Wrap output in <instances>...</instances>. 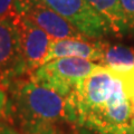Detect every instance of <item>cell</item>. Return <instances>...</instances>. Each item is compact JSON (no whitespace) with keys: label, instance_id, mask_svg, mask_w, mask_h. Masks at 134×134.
<instances>
[{"label":"cell","instance_id":"1","mask_svg":"<svg viewBox=\"0 0 134 134\" xmlns=\"http://www.w3.org/2000/svg\"><path fill=\"white\" fill-rule=\"evenodd\" d=\"M76 126L96 134H127L134 107L117 73L99 65L68 97Z\"/></svg>","mask_w":134,"mask_h":134},{"label":"cell","instance_id":"2","mask_svg":"<svg viewBox=\"0 0 134 134\" xmlns=\"http://www.w3.org/2000/svg\"><path fill=\"white\" fill-rule=\"evenodd\" d=\"M8 123L20 134H64L73 122L67 97L30 74L8 88Z\"/></svg>","mask_w":134,"mask_h":134},{"label":"cell","instance_id":"3","mask_svg":"<svg viewBox=\"0 0 134 134\" xmlns=\"http://www.w3.org/2000/svg\"><path fill=\"white\" fill-rule=\"evenodd\" d=\"M99 65L82 58L64 57L44 63L30 76L43 85L68 97Z\"/></svg>","mask_w":134,"mask_h":134},{"label":"cell","instance_id":"4","mask_svg":"<svg viewBox=\"0 0 134 134\" xmlns=\"http://www.w3.org/2000/svg\"><path fill=\"white\" fill-rule=\"evenodd\" d=\"M60 15L91 39H99L113 32L105 19L86 0H38Z\"/></svg>","mask_w":134,"mask_h":134},{"label":"cell","instance_id":"5","mask_svg":"<svg viewBox=\"0 0 134 134\" xmlns=\"http://www.w3.org/2000/svg\"><path fill=\"white\" fill-rule=\"evenodd\" d=\"M27 74L16 19L0 18V87L8 90Z\"/></svg>","mask_w":134,"mask_h":134},{"label":"cell","instance_id":"6","mask_svg":"<svg viewBox=\"0 0 134 134\" xmlns=\"http://www.w3.org/2000/svg\"><path fill=\"white\" fill-rule=\"evenodd\" d=\"M23 15L43 29L53 40L87 38L69 21L38 0H23Z\"/></svg>","mask_w":134,"mask_h":134},{"label":"cell","instance_id":"7","mask_svg":"<svg viewBox=\"0 0 134 134\" xmlns=\"http://www.w3.org/2000/svg\"><path fill=\"white\" fill-rule=\"evenodd\" d=\"M16 24L19 31L24 60L28 74H30L44 64L53 39L24 15L17 17Z\"/></svg>","mask_w":134,"mask_h":134},{"label":"cell","instance_id":"8","mask_svg":"<svg viewBox=\"0 0 134 134\" xmlns=\"http://www.w3.org/2000/svg\"><path fill=\"white\" fill-rule=\"evenodd\" d=\"M103 41L90 38H66L52 40L44 63L64 57L82 58L90 62H100Z\"/></svg>","mask_w":134,"mask_h":134},{"label":"cell","instance_id":"9","mask_svg":"<svg viewBox=\"0 0 134 134\" xmlns=\"http://www.w3.org/2000/svg\"><path fill=\"white\" fill-rule=\"evenodd\" d=\"M99 64L116 73H124L134 68V48L103 41L102 59Z\"/></svg>","mask_w":134,"mask_h":134},{"label":"cell","instance_id":"10","mask_svg":"<svg viewBox=\"0 0 134 134\" xmlns=\"http://www.w3.org/2000/svg\"><path fill=\"white\" fill-rule=\"evenodd\" d=\"M111 26L113 32L127 34L125 19L120 0H86Z\"/></svg>","mask_w":134,"mask_h":134},{"label":"cell","instance_id":"11","mask_svg":"<svg viewBox=\"0 0 134 134\" xmlns=\"http://www.w3.org/2000/svg\"><path fill=\"white\" fill-rule=\"evenodd\" d=\"M23 15V0H0V18H12Z\"/></svg>","mask_w":134,"mask_h":134},{"label":"cell","instance_id":"12","mask_svg":"<svg viewBox=\"0 0 134 134\" xmlns=\"http://www.w3.org/2000/svg\"><path fill=\"white\" fill-rule=\"evenodd\" d=\"M127 34H134V0H120Z\"/></svg>","mask_w":134,"mask_h":134},{"label":"cell","instance_id":"13","mask_svg":"<svg viewBox=\"0 0 134 134\" xmlns=\"http://www.w3.org/2000/svg\"><path fill=\"white\" fill-rule=\"evenodd\" d=\"M117 75L122 79L126 95L130 98V100L132 102L133 107H134V68L131 70H127V72H124V73H117Z\"/></svg>","mask_w":134,"mask_h":134},{"label":"cell","instance_id":"14","mask_svg":"<svg viewBox=\"0 0 134 134\" xmlns=\"http://www.w3.org/2000/svg\"><path fill=\"white\" fill-rule=\"evenodd\" d=\"M0 123H8V90L0 87Z\"/></svg>","mask_w":134,"mask_h":134},{"label":"cell","instance_id":"15","mask_svg":"<svg viewBox=\"0 0 134 134\" xmlns=\"http://www.w3.org/2000/svg\"><path fill=\"white\" fill-rule=\"evenodd\" d=\"M3 134H20L19 132H17L15 129H12L10 125H7L5 126V131H3Z\"/></svg>","mask_w":134,"mask_h":134},{"label":"cell","instance_id":"16","mask_svg":"<svg viewBox=\"0 0 134 134\" xmlns=\"http://www.w3.org/2000/svg\"><path fill=\"white\" fill-rule=\"evenodd\" d=\"M127 134H134V117L132 119V122H131V125H130V129H129V133Z\"/></svg>","mask_w":134,"mask_h":134},{"label":"cell","instance_id":"17","mask_svg":"<svg viewBox=\"0 0 134 134\" xmlns=\"http://www.w3.org/2000/svg\"><path fill=\"white\" fill-rule=\"evenodd\" d=\"M7 123H0V134H3V131H5V125Z\"/></svg>","mask_w":134,"mask_h":134}]
</instances>
